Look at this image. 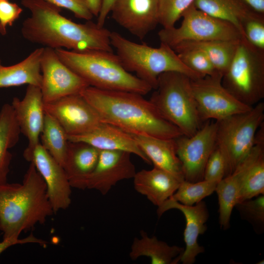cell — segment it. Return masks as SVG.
Listing matches in <instances>:
<instances>
[{
  "mask_svg": "<svg viewBox=\"0 0 264 264\" xmlns=\"http://www.w3.org/2000/svg\"><path fill=\"white\" fill-rule=\"evenodd\" d=\"M21 4L30 13L21 27L27 41L54 49L113 52L111 32L104 26L90 21L75 22L61 14V8L44 0H21Z\"/></svg>",
  "mask_w": 264,
  "mask_h": 264,
  "instance_id": "1",
  "label": "cell"
},
{
  "mask_svg": "<svg viewBox=\"0 0 264 264\" xmlns=\"http://www.w3.org/2000/svg\"><path fill=\"white\" fill-rule=\"evenodd\" d=\"M96 110L103 122L132 135L175 139L181 132L161 114L143 95L103 90L88 86L80 93Z\"/></svg>",
  "mask_w": 264,
  "mask_h": 264,
  "instance_id": "2",
  "label": "cell"
},
{
  "mask_svg": "<svg viewBox=\"0 0 264 264\" xmlns=\"http://www.w3.org/2000/svg\"><path fill=\"white\" fill-rule=\"evenodd\" d=\"M55 214L47 187L30 163L22 183L0 185V230L3 239H18L21 233L44 223Z\"/></svg>",
  "mask_w": 264,
  "mask_h": 264,
  "instance_id": "3",
  "label": "cell"
},
{
  "mask_svg": "<svg viewBox=\"0 0 264 264\" xmlns=\"http://www.w3.org/2000/svg\"><path fill=\"white\" fill-rule=\"evenodd\" d=\"M55 50L60 59L90 87L103 90L130 91L143 95L153 89L149 84L127 71L118 56L113 52Z\"/></svg>",
  "mask_w": 264,
  "mask_h": 264,
  "instance_id": "4",
  "label": "cell"
},
{
  "mask_svg": "<svg viewBox=\"0 0 264 264\" xmlns=\"http://www.w3.org/2000/svg\"><path fill=\"white\" fill-rule=\"evenodd\" d=\"M110 39L124 68L135 72L153 89L157 87L158 76L166 72H180L191 79L203 77L187 67L175 50L165 44L160 43L159 47L154 48L131 41L115 31L111 32Z\"/></svg>",
  "mask_w": 264,
  "mask_h": 264,
  "instance_id": "5",
  "label": "cell"
},
{
  "mask_svg": "<svg viewBox=\"0 0 264 264\" xmlns=\"http://www.w3.org/2000/svg\"><path fill=\"white\" fill-rule=\"evenodd\" d=\"M191 79L180 72H164L158 76L150 99L163 117L187 136L194 135L204 123L199 116Z\"/></svg>",
  "mask_w": 264,
  "mask_h": 264,
  "instance_id": "6",
  "label": "cell"
},
{
  "mask_svg": "<svg viewBox=\"0 0 264 264\" xmlns=\"http://www.w3.org/2000/svg\"><path fill=\"white\" fill-rule=\"evenodd\" d=\"M264 120V103L261 101L246 112L216 121V146L225 160V177L232 173L250 154Z\"/></svg>",
  "mask_w": 264,
  "mask_h": 264,
  "instance_id": "7",
  "label": "cell"
},
{
  "mask_svg": "<svg viewBox=\"0 0 264 264\" xmlns=\"http://www.w3.org/2000/svg\"><path fill=\"white\" fill-rule=\"evenodd\" d=\"M221 84L241 102L253 107L264 98V51L241 39Z\"/></svg>",
  "mask_w": 264,
  "mask_h": 264,
  "instance_id": "8",
  "label": "cell"
},
{
  "mask_svg": "<svg viewBox=\"0 0 264 264\" xmlns=\"http://www.w3.org/2000/svg\"><path fill=\"white\" fill-rule=\"evenodd\" d=\"M179 27L163 28L158 33L160 43L173 48L188 42L242 39L238 30L232 24L214 18L192 4L182 15Z\"/></svg>",
  "mask_w": 264,
  "mask_h": 264,
  "instance_id": "9",
  "label": "cell"
},
{
  "mask_svg": "<svg viewBox=\"0 0 264 264\" xmlns=\"http://www.w3.org/2000/svg\"><path fill=\"white\" fill-rule=\"evenodd\" d=\"M221 75L191 79L192 92L201 120L220 121L250 110L232 95L221 84Z\"/></svg>",
  "mask_w": 264,
  "mask_h": 264,
  "instance_id": "10",
  "label": "cell"
},
{
  "mask_svg": "<svg viewBox=\"0 0 264 264\" xmlns=\"http://www.w3.org/2000/svg\"><path fill=\"white\" fill-rule=\"evenodd\" d=\"M216 121L208 120L194 135L175 138L185 180L196 182L203 179L206 163L216 147Z\"/></svg>",
  "mask_w": 264,
  "mask_h": 264,
  "instance_id": "11",
  "label": "cell"
},
{
  "mask_svg": "<svg viewBox=\"0 0 264 264\" xmlns=\"http://www.w3.org/2000/svg\"><path fill=\"white\" fill-rule=\"evenodd\" d=\"M40 68L42 74L40 88L44 103L68 95L80 94L89 86L84 79L60 59L54 49L44 47Z\"/></svg>",
  "mask_w": 264,
  "mask_h": 264,
  "instance_id": "12",
  "label": "cell"
},
{
  "mask_svg": "<svg viewBox=\"0 0 264 264\" xmlns=\"http://www.w3.org/2000/svg\"><path fill=\"white\" fill-rule=\"evenodd\" d=\"M131 154L121 151L100 150L94 169L75 188L92 189L107 195L118 182L133 178L136 172Z\"/></svg>",
  "mask_w": 264,
  "mask_h": 264,
  "instance_id": "13",
  "label": "cell"
},
{
  "mask_svg": "<svg viewBox=\"0 0 264 264\" xmlns=\"http://www.w3.org/2000/svg\"><path fill=\"white\" fill-rule=\"evenodd\" d=\"M44 109L59 123L67 136L87 133L103 122L96 110L80 94L44 103Z\"/></svg>",
  "mask_w": 264,
  "mask_h": 264,
  "instance_id": "14",
  "label": "cell"
},
{
  "mask_svg": "<svg viewBox=\"0 0 264 264\" xmlns=\"http://www.w3.org/2000/svg\"><path fill=\"white\" fill-rule=\"evenodd\" d=\"M25 160L32 163L43 177L55 214L68 208L71 202V188L63 167L40 143Z\"/></svg>",
  "mask_w": 264,
  "mask_h": 264,
  "instance_id": "15",
  "label": "cell"
},
{
  "mask_svg": "<svg viewBox=\"0 0 264 264\" xmlns=\"http://www.w3.org/2000/svg\"><path fill=\"white\" fill-rule=\"evenodd\" d=\"M44 104L40 87L32 85H28L22 100L16 97L13 98L11 105L21 132L28 140V145L23 154L25 159L40 143L39 138L45 115Z\"/></svg>",
  "mask_w": 264,
  "mask_h": 264,
  "instance_id": "16",
  "label": "cell"
},
{
  "mask_svg": "<svg viewBox=\"0 0 264 264\" xmlns=\"http://www.w3.org/2000/svg\"><path fill=\"white\" fill-rule=\"evenodd\" d=\"M110 13L119 25L140 40L159 24L158 0H116Z\"/></svg>",
  "mask_w": 264,
  "mask_h": 264,
  "instance_id": "17",
  "label": "cell"
},
{
  "mask_svg": "<svg viewBox=\"0 0 264 264\" xmlns=\"http://www.w3.org/2000/svg\"><path fill=\"white\" fill-rule=\"evenodd\" d=\"M171 209L179 210L183 214L186 220L183 233L186 247L179 262L183 264H193L195 262L197 256L205 250L204 247L198 243V238L207 229L206 222L209 216L207 205L203 200L195 205L187 206L169 198L158 207L157 215L160 217Z\"/></svg>",
  "mask_w": 264,
  "mask_h": 264,
  "instance_id": "18",
  "label": "cell"
},
{
  "mask_svg": "<svg viewBox=\"0 0 264 264\" xmlns=\"http://www.w3.org/2000/svg\"><path fill=\"white\" fill-rule=\"evenodd\" d=\"M67 138L70 141L87 143L99 150L127 152L138 156L147 163L151 164L132 134L107 123L102 122L87 133L67 136Z\"/></svg>",
  "mask_w": 264,
  "mask_h": 264,
  "instance_id": "19",
  "label": "cell"
},
{
  "mask_svg": "<svg viewBox=\"0 0 264 264\" xmlns=\"http://www.w3.org/2000/svg\"><path fill=\"white\" fill-rule=\"evenodd\" d=\"M133 179L135 191L157 207L175 193L183 180L156 167L136 172Z\"/></svg>",
  "mask_w": 264,
  "mask_h": 264,
  "instance_id": "20",
  "label": "cell"
},
{
  "mask_svg": "<svg viewBox=\"0 0 264 264\" xmlns=\"http://www.w3.org/2000/svg\"><path fill=\"white\" fill-rule=\"evenodd\" d=\"M261 151L259 145H255L250 154L236 167L230 175L219 181L215 191L218 198L219 223L221 228L230 227L232 210L238 202L242 178L247 168Z\"/></svg>",
  "mask_w": 264,
  "mask_h": 264,
  "instance_id": "21",
  "label": "cell"
},
{
  "mask_svg": "<svg viewBox=\"0 0 264 264\" xmlns=\"http://www.w3.org/2000/svg\"><path fill=\"white\" fill-rule=\"evenodd\" d=\"M139 148L154 167L184 180L181 163L176 152L175 139L133 135Z\"/></svg>",
  "mask_w": 264,
  "mask_h": 264,
  "instance_id": "22",
  "label": "cell"
},
{
  "mask_svg": "<svg viewBox=\"0 0 264 264\" xmlns=\"http://www.w3.org/2000/svg\"><path fill=\"white\" fill-rule=\"evenodd\" d=\"M44 47L32 52L16 64L4 66L0 59V88L32 85L40 87L42 74L40 61Z\"/></svg>",
  "mask_w": 264,
  "mask_h": 264,
  "instance_id": "23",
  "label": "cell"
},
{
  "mask_svg": "<svg viewBox=\"0 0 264 264\" xmlns=\"http://www.w3.org/2000/svg\"><path fill=\"white\" fill-rule=\"evenodd\" d=\"M184 250L177 245H170L155 236L150 237L142 230L140 237L134 239L129 256L132 260L141 257H148L152 264H176Z\"/></svg>",
  "mask_w": 264,
  "mask_h": 264,
  "instance_id": "24",
  "label": "cell"
},
{
  "mask_svg": "<svg viewBox=\"0 0 264 264\" xmlns=\"http://www.w3.org/2000/svg\"><path fill=\"white\" fill-rule=\"evenodd\" d=\"M100 150L82 141H70L63 168L72 188L94 169Z\"/></svg>",
  "mask_w": 264,
  "mask_h": 264,
  "instance_id": "25",
  "label": "cell"
},
{
  "mask_svg": "<svg viewBox=\"0 0 264 264\" xmlns=\"http://www.w3.org/2000/svg\"><path fill=\"white\" fill-rule=\"evenodd\" d=\"M21 131L11 104H4L0 111V185L7 182L12 155L9 150L19 140Z\"/></svg>",
  "mask_w": 264,
  "mask_h": 264,
  "instance_id": "26",
  "label": "cell"
},
{
  "mask_svg": "<svg viewBox=\"0 0 264 264\" xmlns=\"http://www.w3.org/2000/svg\"><path fill=\"white\" fill-rule=\"evenodd\" d=\"M193 5L197 9L214 18L233 25L244 37L242 23L255 13L241 0H195Z\"/></svg>",
  "mask_w": 264,
  "mask_h": 264,
  "instance_id": "27",
  "label": "cell"
},
{
  "mask_svg": "<svg viewBox=\"0 0 264 264\" xmlns=\"http://www.w3.org/2000/svg\"><path fill=\"white\" fill-rule=\"evenodd\" d=\"M240 40L188 42L179 44L173 49L176 52L187 49L201 51L208 58L216 69L223 76L234 57Z\"/></svg>",
  "mask_w": 264,
  "mask_h": 264,
  "instance_id": "28",
  "label": "cell"
},
{
  "mask_svg": "<svg viewBox=\"0 0 264 264\" xmlns=\"http://www.w3.org/2000/svg\"><path fill=\"white\" fill-rule=\"evenodd\" d=\"M40 138L41 145L63 166L69 142L67 134L59 123L46 112Z\"/></svg>",
  "mask_w": 264,
  "mask_h": 264,
  "instance_id": "29",
  "label": "cell"
},
{
  "mask_svg": "<svg viewBox=\"0 0 264 264\" xmlns=\"http://www.w3.org/2000/svg\"><path fill=\"white\" fill-rule=\"evenodd\" d=\"M261 195H264V150L258 154L245 171L238 203Z\"/></svg>",
  "mask_w": 264,
  "mask_h": 264,
  "instance_id": "30",
  "label": "cell"
},
{
  "mask_svg": "<svg viewBox=\"0 0 264 264\" xmlns=\"http://www.w3.org/2000/svg\"><path fill=\"white\" fill-rule=\"evenodd\" d=\"M217 184L204 179L196 182L183 180L169 198L183 205L193 206L213 194Z\"/></svg>",
  "mask_w": 264,
  "mask_h": 264,
  "instance_id": "31",
  "label": "cell"
},
{
  "mask_svg": "<svg viewBox=\"0 0 264 264\" xmlns=\"http://www.w3.org/2000/svg\"><path fill=\"white\" fill-rule=\"evenodd\" d=\"M235 207L242 220L248 222L258 234L264 231V195L238 203Z\"/></svg>",
  "mask_w": 264,
  "mask_h": 264,
  "instance_id": "32",
  "label": "cell"
},
{
  "mask_svg": "<svg viewBox=\"0 0 264 264\" xmlns=\"http://www.w3.org/2000/svg\"><path fill=\"white\" fill-rule=\"evenodd\" d=\"M176 53L187 67L201 77L222 76L216 69L208 58L201 51L187 49L179 50Z\"/></svg>",
  "mask_w": 264,
  "mask_h": 264,
  "instance_id": "33",
  "label": "cell"
},
{
  "mask_svg": "<svg viewBox=\"0 0 264 264\" xmlns=\"http://www.w3.org/2000/svg\"><path fill=\"white\" fill-rule=\"evenodd\" d=\"M195 0H158L159 23L163 28L175 26L184 11Z\"/></svg>",
  "mask_w": 264,
  "mask_h": 264,
  "instance_id": "34",
  "label": "cell"
},
{
  "mask_svg": "<svg viewBox=\"0 0 264 264\" xmlns=\"http://www.w3.org/2000/svg\"><path fill=\"white\" fill-rule=\"evenodd\" d=\"M244 37L255 48L264 51V15L255 13L243 22Z\"/></svg>",
  "mask_w": 264,
  "mask_h": 264,
  "instance_id": "35",
  "label": "cell"
},
{
  "mask_svg": "<svg viewBox=\"0 0 264 264\" xmlns=\"http://www.w3.org/2000/svg\"><path fill=\"white\" fill-rule=\"evenodd\" d=\"M225 162L219 149L215 147L206 163L203 179L219 182L225 177Z\"/></svg>",
  "mask_w": 264,
  "mask_h": 264,
  "instance_id": "36",
  "label": "cell"
},
{
  "mask_svg": "<svg viewBox=\"0 0 264 264\" xmlns=\"http://www.w3.org/2000/svg\"><path fill=\"white\" fill-rule=\"evenodd\" d=\"M22 9L17 3L9 0H0V34L7 33L8 26H12L20 17Z\"/></svg>",
  "mask_w": 264,
  "mask_h": 264,
  "instance_id": "37",
  "label": "cell"
},
{
  "mask_svg": "<svg viewBox=\"0 0 264 264\" xmlns=\"http://www.w3.org/2000/svg\"><path fill=\"white\" fill-rule=\"evenodd\" d=\"M60 8L72 12L78 19L90 21L93 15L89 10L86 0H44Z\"/></svg>",
  "mask_w": 264,
  "mask_h": 264,
  "instance_id": "38",
  "label": "cell"
},
{
  "mask_svg": "<svg viewBox=\"0 0 264 264\" xmlns=\"http://www.w3.org/2000/svg\"><path fill=\"white\" fill-rule=\"evenodd\" d=\"M28 243H35L39 244L43 247H45L48 243V242L36 237L32 233H31L29 236L22 239H20V238L3 239L2 241L0 242V254L7 248L13 245Z\"/></svg>",
  "mask_w": 264,
  "mask_h": 264,
  "instance_id": "39",
  "label": "cell"
},
{
  "mask_svg": "<svg viewBox=\"0 0 264 264\" xmlns=\"http://www.w3.org/2000/svg\"><path fill=\"white\" fill-rule=\"evenodd\" d=\"M116 0H102L99 13L97 16L96 24L100 27H103L106 18L110 13L111 8Z\"/></svg>",
  "mask_w": 264,
  "mask_h": 264,
  "instance_id": "40",
  "label": "cell"
},
{
  "mask_svg": "<svg viewBox=\"0 0 264 264\" xmlns=\"http://www.w3.org/2000/svg\"><path fill=\"white\" fill-rule=\"evenodd\" d=\"M255 13L264 15V0H241Z\"/></svg>",
  "mask_w": 264,
  "mask_h": 264,
  "instance_id": "41",
  "label": "cell"
},
{
  "mask_svg": "<svg viewBox=\"0 0 264 264\" xmlns=\"http://www.w3.org/2000/svg\"><path fill=\"white\" fill-rule=\"evenodd\" d=\"M86 1L93 15L97 17L100 10L102 0H86Z\"/></svg>",
  "mask_w": 264,
  "mask_h": 264,
  "instance_id": "42",
  "label": "cell"
},
{
  "mask_svg": "<svg viewBox=\"0 0 264 264\" xmlns=\"http://www.w3.org/2000/svg\"></svg>",
  "mask_w": 264,
  "mask_h": 264,
  "instance_id": "43",
  "label": "cell"
}]
</instances>
